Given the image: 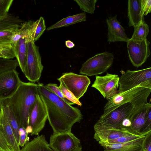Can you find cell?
<instances>
[{"label": "cell", "mask_w": 151, "mask_h": 151, "mask_svg": "<svg viewBox=\"0 0 151 151\" xmlns=\"http://www.w3.org/2000/svg\"><path fill=\"white\" fill-rule=\"evenodd\" d=\"M38 95V84L22 81L12 96L1 100L10 106L21 128L26 129L28 126L30 114Z\"/></svg>", "instance_id": "obj_2"}, {"label": "cell", "mask_w": 151, "mask_h": 151, "mask_svg": "<svg viewBox=\"0 0 151 151\" xmlns=\"http://www.w3.org/2000/svg\"><path fill=\"white\" fill-rule=\"evenodd\" d=\"M114 58L113 54L109 52L96 54L82 64L79 73L88 76L102 74L111 67Z\"/></svg>", "instance_id": "obj_5"}, {"label": "cell", "mask_w": 151, "mask_h": 151, "mask_svg": "<svg viewBox=\"0 0 151 151\" xmlns=\"http://www.w3.org/2000/svg\"><path fill=\"white\" fill-rule=\"evenodd\" d=\"M0 151H13L0 124Z\"/></svg>", "instance_id": "obj_32"}, {"label": "cell", "mask_w": 151, "mask_h": 151, "mask_svg": "<svg viewBox=\"0 0 151 151\" xmlns=\"http://www.w3.org/2000/svg\"><path fill=\"white\" fill-rule=\"evenodd\" d=\"M86 20V13L84 12L80 13L63 18L48 27L46 29V30L49 31L62 27L68 26L76 23L85 21Z\"/></svg>", "instance_id": "obj_24"}, {"label": "cell", "mask_w": 151, "mask_h": 151, "mask_svg": "<svg viewBox=\"0 0 151 151\" xmlns=\"http://www.w3.org/2000/svg\"><path fill=\"white\" fill-rule=\"evenodd\" d=\"M133 109L129 103L122 105L107 114L101 116L95 124L114 129L124 128L122 126L123 121L129 117Z\"/></svg>", "instance_id": "obj_6"}, {"label": "cell", "mask_w": 151, "mask_h": 151, "mask_svg": "<svg viewBox=\"0 0 151 151\" xmlns=\"http://www.w3.org/2000/svg\"><path fill=\"white\" fill-rule=\"evenodd\" d=\"M24 22L19 17L8 13L6 15L0 17V30L20 27L21 24Z\"/></svg>", "instance_id": "obj_25"}, {"label": "cell", "mask_w": 151, "mask_h": 151, "mask_svg": "<svg viewBox=\"0 0 151 151\" xmlns=\"http://www.w3.org/2000/svg\"><path fill=\"white\" fill-rule=\"evenodd\" d=\"M134 31L130 40L141 41L146 39L149 32V27L145 21L134 27Z\"/></svg>", "instance_id": "obj_26"}, {"label": "cell", "mask_w": 151, "mask_h": 151, "mask_svg": "<svg viewBox=\"0 0 151 151\" xmlns=\"http://www.w3.org/2000/svg\"><path fill=\"white\" fill-rule=\"evenodd\" d=\"M0 104L12 129L16 140L19 144V131L21 128L19 123L10 106L2 100H0Z\"/></svg>", "instance_id": "obj_23"}, {"label": "cell", "mask_w": 151, "mask_h": 151, "mask_svg": "<svg viewBox=\"0 0 151 151\" xmlns=\"http://www.w3.org/2000/svg\"><path fill=\"white\" fill-rule=\"evenodd\" d=\"M47 119L46 109L41 97L38 95L29 117L28 128L31 135H36L44 127Z\"/></svg>", "instance_id": "obj_12"}, {"label": "cell", "mask_w": 151, "mask_h": 151, "mask_svg": "<svg viewBox=\"0 0 151 151\" xmlns=\"http://www.w3.org/2000/svg\"><path fill=\"white\" fill-rule=\"evenodd\" d=\"M144 135H138L132 134L122 136L114 139L105 141L99 142H98L102 147L106 145L125 142L137 138Z\"/></svg>", "instance_id": "obj_27"}, {"label": "cell", "mask_w": 151, "mask_h": 151, "mask_svg": "<svg viewBox=\"0 0 151 151\" xmlns=\"http://www.w3.org/2000/svg\"><path fill=\"white\" fill-rule=\"evenodd\" d=\"M28 134L25 129L21 128L20 129V138L19 142V146L23 147L28 141Z\"/></svg>", "instance_id": "obj_38"}, {"label": "cell", "mask_w": 151, "mask_h": 151, "mask_svg": "<svg viewBox=\"0 0 151 151\" xmlns=\"http://www.w3.org/2000/svg\"><path fill=\"white\" fill-rule=\"evenodd\" d=\"M20 27L0 30V44H12L10 37L17 32Z\"/></svg>", "instance_id": "obj_30"}, {"label": "cell", "mask_w": 151, "mask_h": 151, "mask_svg": "<svg viewBox=\"0 0 151 151\" xmlns=\"http://www.w3.org/2000/svg\"><path fill=\"white\" fill-rule=\"evenodd\" d=\"M151 91V81L143 82L130 90L117 93L108 100L104 106V116L114 109L127 103L131 104L137 109L147 103V99Z\"/></svg>", "instance_id": "obj_3"}, {"label": "cell", "mask_w": 151, "mask_h": 151, "mask_svg": "<svg viewBox=\"0 0 151 151\" xmlns=\"http://www.w3.org/2000/svg\"><path fill=\"white\" fill-rule=\"evenodd\" d=\"M46 29V27L44 19L42 17H40L38 19V23L35 33L34 37L35 42L38 40Z\"/></svg>", "instance_id": "obj_35"}, {"label": "cell", "mask_w": 151, "mask_h": 151, "mask_svg": "<svg viewBox=\"0 0 151 151\" xmlns=\"http://www.w3.org/2000/svg\"><path fill=\"white\" fill-rule=\"evenodd\" d=\"M58 81L60 83L58 87L62 92L64 96L74 104H76L80 106H81L82 103L70 91L66 88L62 81L60 80Z\"/></svg>", "instance_id": "obj_31"}, {"label": "cell", "mask_w": 151, "mask_h": 151, "mask_svg": "<svg viewBox=\"0 0 151 151\" xmlns=\"http://www.w3.org/2000/svg\"><path fill=\"white\" fill-rule=\"evenodd\" d=\"M22 81L16 69L0 74V100L10 98L16 92Z\"/></svg>", "instance_id": "obj_13"}, {"label": "cell", "mask_w": 151, "mask_h": 151, "mask_svg": "<svg viewBox=\"0 0 151 151\" xmlns=\"http://www.w3.org/2000/svg\"><path fill=\"white\" fill-rule=\"evenodd\" d=\"M140 6L142 13L143 16H146L151 12V0H140Z\"/></svg>", "instance_id": "obj_37"}, {"label": "cell", "mask_w": 151, "mask_h": 151, "mask_svg": "<svg viewBox=\"0 0 151 151\" xmlns=\"http://www.w3.org/2000/svg\"><path fill=\"white\" fill-rule=\"evenodd\" d=\"M146 135L125 142L106 145L102 147L104 151H143Z\"/></svg>", "instance_id": "obj_17"}, {"label": "cell", "mask_w": 151, "mask_h": 151, "mask_svg": "<svg viewBox=\"0 0 151 151\" xmlns=\"http://www.w3.org/2000/svg\"><path fill=\"white\" fill-rule=\"evenodd\" d=\"M143 151H144V150H143Z\"/></svg>", "instance_id": "obj_43"}, {"label": "cell", "mask_w": 151, "mask_h": 151, "mask_svg": "<svg viewBox=\"0 0 151 151\" xmlns=\"http://www.w3.org/2000/svg\"><path fill=\"white\" fill-rule=\"evenodd\" d=\"M49 144L54 151H82L80 139L71 131L53 134Z\"/></svg>", "instance_id": "obj_7"}, {"label": "cell", "mask_w": 151, "mask_h": 151, "mask_svg": "<svg viewBox=\"0 0 151 151\" xmlns=\"http://www.w3.org/2000/svg\"><path fill=\"white\" fill-rule=\"evenodd\" d=\"M66 46L68 48H73L75 46V44L71 41L67 40L65 42Z\"/></svg>", "instance_id": "obj_40"}, {"label": "cell", "mask_w": 151, "mask_h": 151, "mask_svg": "<svg viewBox=\"0 0 151 151\" xmlns=\"http://www.w3.org/2000/svg\"><path fill=\"white\" fill-rule=\"evenodd\" d=\"M151 108V104L150 102L137 109H134L129 116L131 125L127 129L135 134L146 135L143 134V131L146 124L147 112Z\"/></svg>", "instance_id": "obj_14"}, {"label": "cell", "mask_w": 151, "mask_h": 151, "mask_svg": "<svg viewBox=\"0 0 151 151\" xmlns=\"http://www.w3.org/2000/svg\"><path fill=\"white\" fill-rule=\"evenodd\" d=\"M119 78L118 93L130 90L142 82L151 81V68L134 71L128 70Z\"/></svg>", "instance_id": "obj_9"}, {"label": "cell", "mask_w": 151, "mask_h": 151, "mask_svg": "<svg viewBox=\"0 0 151 151\" xmlns=\"http://www.w3.org/2000/svg\"><path fill=\"white\" fill-rule=\"evenodd\" d=\"M94 129L95 131L94 138L98 142L113 139L124 136L133 134L125 128L114 129L95 124Z\"/></svg>", "instance_id": "obj_15"}, {"label": "cell", "mask_w": 151, "mask_h": 151, "mask_svg": "<svg viewBox=\"0 0 151 151\" xmlns=\"http://www.w3.org/2000/svg\"><path fill=\"white\" fill-rule=\"evenodd\" d=\"M80 9L84 12L92 14L94 13L97 0H75Z\"/></svg>", "instance_id": "obj_28"}, {"label": "cell", "mask_w": 151, "mask_h": 151, "mask_svg": "<svg viewBox=\"0 0 151 151\" xmlns=\"http://www.w3.org/2000/svg\"><path fill=\"white\" fill-rule=\"evenodd\" d=\"M144 151H151V131L146 135L144 145Z\"/></svg>", "instance_id": "obj_39"}, {"label": "cell", "mask_w": 151, "mask_h": 151, "mask_svg": "<svg viewBox=\"0 0 151 151\" xmlns=\"http://www.w3.org/2000/svg\"><path fill=\"white\" fill-rule=\"evenodd\" d=\"M127 43L129 60L134 66L138 68L146 61L150 55V42L146 38L141 41L130 39Z\"/></svg>", "instance_id": "obj_10"}, {"label": "cell", "mask_w": 151, "mask_h": 151, "mask_svg": "<svg viewBox=\"0 0 151 151\" xmlns=\"http://www.w3.org/2000/svg\"><path fill=\"white\" fill-rule=\"evenodd\" d=\"M0 124L13 151H20L19 145L16 140L12 129L2 108L0 114Z\"/></svg>", "instance_id": "obj_20"}, {"label": "cell", "mask_w": 151, "mask_h": 151, "mask_svg": "<svg viewBox=\"0 0 151 151\" xmlns=\"http://www.w3.org/2000/svg\"><path fill=\"white\" fill-rule=\"evenodd\" d=\"M45 86L50 91L59 97L64 100L68 104L71 105L74 104L64 96L62 92L57 84L49 83L45 85Z\"/></svg>", "instance_id": "obj_33"}, {"label": "cell", "mask_w": 151, "mask_h": 151, "mask_svg": "<svg viewBox=\"0 0 151 151\" xmlns=\"http://www.w3.org/2000/svg\"><path fill=\"white\" fill-rule=\"evenodd\" d=\"M19 66L17 60L0 58V74L5 71L16 69Z\"/></svg>", "instance_id": "obj_29"}, {"label": "cell", "mask_w": 151, "mask_h": 151, "mask_svg": "<svg viewBox=\"0 0 151 151\" xmlns=\"http://www.w3.org/2000/svg\"><path fill=\"white\" fill-rule=\"evenodd\" d=\"M0 58L7 59L6 56L1 52H0Z\"/></svg>", "instance_id": "obj_41"}, {"label": "cell", "mask_w": 151, "mask_h": 151, "mask_svg": "<svg viewBox=\"0 0 151 151\" xmlns=\"http://www.w3.org/2000/svg\"><path fill=\"white\" fill-rule=\"evenodd\" d=\"M0 52L5 55L8 59H12L15 57L11 44H0Z\"/></svg>", "instance_id": "obj_34"}, {"label": "cell", "mask_w": 151, "mask_h": 151, "mask_svg": "<svg viewBox=\"0 0 151 151\" xmlns=\"http://www.w3.org/2000/svg\"><path fill=\"white\" fill-rule=\"evenodd\" d=\"M15 55L19 66L22 72L24 73L27 58L26 39L22 38L17 42L16 45L13 46Z\"/></svg>", "instance_id": "obj_22"}, {"label": "cell", "mask_w": 151, "mask_h": 151, "mask_svg": "<svg viewBox=\"0 0 151 151\" xmlns=\"http://www.w3.org/2000/svg\"><path fill=\"white\" fill-rule=\"evenodd\" d=\"M1 110H2V107H1V104H0V114L1 112Z\"/></svg>", "instance_id": "obj_42"}, {"label": "cell", "mask_w": 151, "mask_h": 151, "mask_svg": "<svg viewBox=\"0 0 151 151\" xmlns=\"http://www.w3.org/2000/svg\"><path fill=\"white\" fill-rule=\"evenodd\" d=\"M119 77L108 72L104 76H96L91 87L97 89L104 98L109 100L118 93Z\"/></svg>", "instance_id": "obj_11"}, {"label": "cell", "mask_w": 151, "mask_h": 151, "mask_svg": "<svg viewBox=\"0 0 151 151\" xmlns=\"http://www.w3.org/2000/svg\"><path fill=\"white\" fill-rule=\"evenodd\" d=\"M128 25L133 27L145 21L142 13L140 0H129L128 5Z\"/></svg>", "instance_id": "obj_19"}, {"label": "cell", "mask_w": 151, "mask_h": 151, "mask_svg": "<svg viewBox=\"0 0 151 151\" xmlns=\"http://www.w3.org/2000/svg\"><path fill=\"white\" fill-rule=\"evenodd\" d=\"M13 0H0V17L6 15L8 13Z\"/></svg>", "instance_id": "obj_36"}, {"label": "cell", "mask_w": 151, "mask_h": 151, "mask_svg": "<svg viewBox=\"0 0 151 151\" xmlns=\"http://www.w3.org/2000/svg\"><path fill=\"white\" fill-rule=\"evenodd\" d=\"M57 80L62 81L66 88L79 100L86 92L91 83L90 79L86 76L72 72L63 73Z\"/></svg>", "instance_id": "obj_8"}, {"label": "cell", "mask_w": 151, "mask_h": 151, "mask_svg": "<svg viewBox=\"0 0 151 151\" xmlns=\"http://www.w3.org/2000/svg\"><path fill=\"white\" fill-rule=\"evenodd\" d=\"M38 90L53 134L71 131L75 123L80 122L83 115L78 108L68 104L43 83L38 84Z\"/></svg>", "instance_id": "obj_1"}, {"label": "cell", "mask_w": 151, "mask_h": 151, "mask_svg": "<svg viewBox=\"0 0 151 151\" xmlns=\"http://www.w3.org/2000/svg\"><path fill=\"white\" fill-rule=\"evenodd\" d=\"M20 151H54L50 147L45 136L38 135L32 140L27 141Z\"/></svg>", "instance_id": "obj_21"}, {"label": "cell", "mask_w": 151, "mask_h": 151, "mask_svg": "<svg viewBox=\"0 0 151 151\" xmlns=\"http://www.w3.org/2000/svg\"><path fill=\"white\" fill-rule=\"evenodd\" d=\"M108 28L107 42L109 43L115 42H127L129 40L125 29L117 19V15L106 19Z\"/></svg>", "instance_id": "obj_16"}, {"label": "cell", "mask_w": 151, "mask_h": 151, "mask_svg": "<svg viewBox=\"0 0 151 151\" xmlns=\"http://www.w3.org/2000/svg\"><path fill=\"white\" fill-rule=\"evenodd\" d=\"M38 20H30L22 23L17 32L10 37L12 46H15L22 38L34 39Z\"/></svg>", "instance_id": "obj_18"}, {"label": "cell", "mask_w": 151, "mask_h": 151, "mask_svg": "<svg viewBox=\"0 0 151 151\" xmlns=\"http://www.w3.org/2000/svg\"><path fill=\"white\" fill-rule=\"evenodd\" d=\"M26 39L27 58L24 74L31 82H38L43 69L39 47L36 45L34 39Z\"/></svg>", "instance_id": "obj_4"}]
</instances>
